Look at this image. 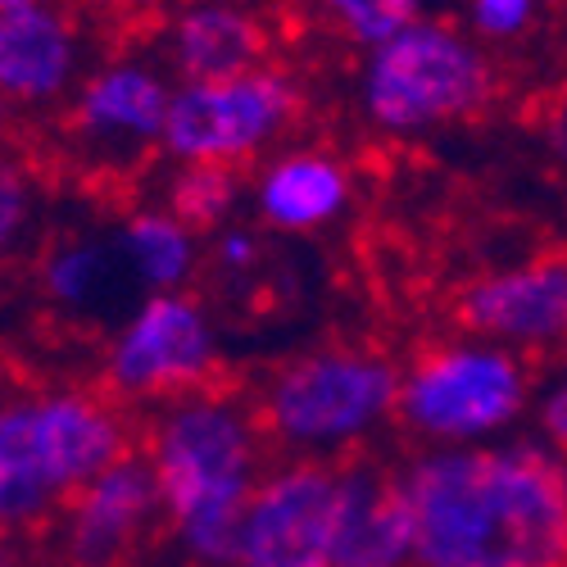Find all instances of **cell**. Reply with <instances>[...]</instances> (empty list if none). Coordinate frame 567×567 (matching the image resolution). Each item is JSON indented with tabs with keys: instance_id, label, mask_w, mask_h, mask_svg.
<instances>
[{
	"instance_id": "obj_11",
	"label": "cell",
	"mask_w": 567,
	"mask_h": 567,
	"mask_svg": "<svg viewBox=\"0 0 567 567\" xmlns=\"http://www.w3.org/2000/svg\"><path fill=\"white\" fill-rule=\"evenodd\" d=\"M341 463L277 458L259 482L231 567H332Z\"/></svg>"
},
{
	"instance_id": "obj_17",
	"label": "cell",
	"mask_w": 567,
	"mask_h": 567,
	"mask_svg": "<svg viewBox=\"0 0 567 567\" xmlns=\"http://www.w3.org/2000/svg\"><path fill=\"white\" fill-rule=\"evenodd\" d=\"M32 287L45 309L78 322H118L141 300L118 264L110 227H73L51 236L32 259Z\"/></svg>"
},
{
	"instance_id": "obj_19",
	"label": "cell",
	"mask_w": 567,
	"mask_h": 567,
	"mask_svg": "<svg viewBox=\"0 0 567 567\" xmlns=\"http://www.w3.org/2000/svg\"><path fill=\"white\" fill-rule=\"evenodd\" d=\"M159 205H168L186 227H196L205 241L214 231L241 223V209L250 205V182L241 168L218 164H168Z\"/></svg>"
},
{
	"instance_id": "obj_4",
	"label": "cell",
	"mask_w": 567,
	"mask_h": 567,
	"mask_svg": "<svg viewBox=\"0 0 567 567\" xmlns=\"http://www.w3.org/2000/svg\"><path fill=\"white\" fill-rule=\"evenodd\" d=\"M354 114L382 141L441 136L495 110L504 69L458 19L427 14L354 60Z\"/></svg>"
},
{
	"instance_id": "obj_2",
	"label": "cell",
	"mask_w": 567,
	"mask_h": 567,
	"mask_svg": "<svg viewBox=\"0 0 567 567\" xmlns=\"http://www.w3.org/2000/svg\"><path fill=\"white\" fill-rule=\"evenodd\" d=\"M141 458L155 472L164 532L186 567H231L246 508L277 463L255 400L214 386L151 409L141 417Z\"/></svg>"
},
{
	"instance_id": "obj_21",
	"label": "cell",
	"mask_w": 567,
	"mask_h": 567,
	"mask_svg": "<svg viewBox=\"0 0 567 567\" xmlns=\"http://www.w3.org/2000/svg\"><path fill=\"white\" fill-rule=\"evenodd\" d=\"M549 6L554 0H450V19H458L495 55H508L545 28Z\"/></svg>"
},
{
	"instance_id": "obj_8",
	"label": "cell",
	"mask_w": 567,
	"mask_h": 567,
	"mask_svg": "<svg viewBox=\"0 0 567 567\" xmlns=\"http://www.w3.org/2000/svg\"><path fill=\"white\" fill-rule=\"evenodd\" d=\"M223 341L196 291L141 296L105 337L101 386L127 409H159L218 386Z\"/></svg>"
},
{
	"instance_id": "obj_6",
	"label": "cell",
	"mask_w": 567,
	"mask_h": 567,
	"mask_svg": "<svg viewBox=\"0 0 567 567\" xmlns=\"http://www.w3.org/2000/svg\"><path fill=\"white\" fill-rule=\"evenodd\" d=\"M536 395L532 359L454 332L404 359L395 432L413 450H467L527 432Z\"/></svg>"
},
{
	"instance_id": "obj_24",
	"label": "cell",
	"mask_w": 567,
	"mask_h": 567,
	"mask_svg": "<svg viewBox=\"0 0 567 567\" xmlns=\"http://www.w3.org/2000/svg\"><path fill=\"white\" fill-rule=\"evenodd\" d=\"M259 264V231L250 223H231L205 241V268L223 277H246Z\"/></svg>"
},
{
	"instance_id": "obj_23",
	"label": "cell",
	"mask_w": 567,
	"mask_h": 567,
	"mask_svg": "<svg viewBox=\"0 0 567 567\" xmlns=\"http://www.w3.org/2000/svg\"><path fill=\"white\" fill-rule=\"evenodd\" d=\"M527 432L554 450L567 454V368L536 377V395H532V417Z\"/></svg>"
},
{
	"instance_id": "obj_12",
	"label": "cell",
	"mask_w": 567,
	"mask_h": 567,
	"mask_svg": "<svg viewBox=\"0 0 567 567\" xmlns=\"http://www.w3.org/2000/svg\"><path fill=\"white\" fill-rule=\"evenodd\" d=\"M458 332L532 354L567 350V250L486 268L454 296Z\"/></svg>"
},
{
	"instance_id": "obj_1",
	"label": "cell",
	"mask_w": 567,
	"mask_h": 567,
	"mask_svg": "<svg viewBox=\"0 0 567 567\" xmlns=\"http://www.w3.org/2000/svg\"><path fill=\"white\" fill-rule=\"evenodd\" d=\"M413 513V567H567V454L517 432L395 458Z\"/></svg>"
},
{
	"instance_id": "obj_10",
	"label": "cell",
	"mask_w": 567,
	"mask_h": 567,
	"mask_svg": "<svg viewBox=\"0 0 567 567\" xmlns=\"http://www.w3.org/2000/svg\"><path fill=\"white\" fill-rule=\"evenodd\" d=\"M91 64V32L73 0H0V101L14 118H60Z\"/></svg>"
},
{
	"instance_id": "obj_16",
	"label": "cell",
	"mask_w": 567,
	"mask_h": 567,
	"mask_svg": "<svg viewBox=\"0 0 567 567\" xmlns=\"http://www.w3.org/2000/svg\"><path fill=\"white\" fill-rule=\"evenodd\" d=\"M413 513L400 486L395 458H350L341 463V513L332 567H413Z\"/></svg>"
},
{
	"instance_id": "obj_3",
	"label": "cell",
	"mask_w": 567,
	"mask_h": 567,
	"mask_svg": "<svg viewBox=\"0 0 567 567\" xmlns=\"http://www.w3.org/2000/svg\"><path fill=\"white\" fill-rule=\"evenodd\" d=\"M141 450V422L101 382H37L0 409V523L41 536L91 482Z\"/></svg>"
},
{
	"instance_id": "obj_15",
	"label": "cell",
	"mask_w": 567,
	"mask_h": 567,
	"mask_svg": "<svg viewBox=\"0 0 567 567\" xmlns=\"http://www.w3.org/2000/svg\"><path fill=\"white\" fill-rule=\"evenodd\" d=\"M354 168L318 141H287L250 168V214L277 236H318L354 209Z\"/></svg>"
},
{
	"instance_id": "obj_18",
	"label": "cell",
	"mask_w": 567,
	"mask_h": 567,
	"mask_svg": "<svg viewBox=\"0 0 567 567\" xmlns=\"http://www.w3.org/2000/svg\"><path fill=\"white\" fill-rule=\"evenodd\" d=\"M110 241L136 296L192 291L196 272L205 268V236L186 227L168 205H136L110 223Z\"/></svg>"
},
{
	"instance_id": "obj_25",
	"label": "cell",
	"mask_w": 567,
	"mask_h": 567,
	"mask_svg": "<svg viewBox=\"0 0 567 567\" xmlns=\"http://www.w3.org/2000/svg\"><path fill=\"white\" fill-rule=\"evenodd\" d=\"M536 136H540L545 155L567 173V82H558L545 96V105L536 114Z\"/></svg>"
},
{
	"instance_id": "obj_5",
	"label": "cell",
	"mask_w": 567,
	"mask_h": 567,
	"mask_svg": "<svg viewBox=\"0 0 567 567\" xmlns=\"http://www.w3.org/2000/svg\"><path fill=\"white\" fill-rule=\"evenodd\" d=\"M404 363L377 346H313L255 386V413L277 458H363L400 417Z\"/></svg>"
},
{
	"instance_id": "obj_7",
	"label": "cell",
	"mask_w": 567,
	"mask_h": 567,
	"mask_svg": "<svg viewBox=\"0 0 567 567\" xmlns=\"http://www.w3.org/2000/svg\"><path fill=\"white\" fill-rule=\"evenodd\" d=\"M305 118V82L287 64H264L223 82H177L164 164L259 168Z\"/></svg>"
},
{
	"instance_id": "obj_20",
	"label": "cell",
	"mask_w": 567,
	"mask_h": 567,
	"mask_svg": "<svg viewBox=\"0 0 567 567\" xmlns=\"http://www.w3.org/2000/svg\"><path fill=\"white\" fill-rule=\"evenodd\" d=\"M300 6L327 37L341 41L354 55L391 41L395 32L413 28L417 19L436 14L432 0H300Z\"/></svg>"
},
{
	"instance_id": "obj_14",
	"label": "cell",
	"mask_w": 567,
	"mask_h": 567,
	"mask_svg": "<svg viewBox=\"0 0 567 567\" xmlns=\"http://www.w3.org/2000/svg\"><path fill=\"white\" fill-rule=\"evenodd\" d=\"M155 55L177 82H223L272 64V23L255 0H177Z\"/></svg>"
},
{
	"instance_id": "obj_9",
	"label": "cell",
	"mask_w": 567,
	"mask_h": 567,
	"mask_svg": "<svg viewBox=\"0 0 567 567\" xmlns=\"http://www.w3.org/2000/svg\"><path fill=\"white\" fill-rule=\"evenodd\" d=\"M173 96L177 78L155 51L101 55L55 118L69 159L91 173H132L151 155L164 159Z\"/></svg>"
},
{
	"instance_id": "obj_13",
	"label": "cell",
	"mask_w": 567,
	"mask_h": 567,
	"mask_svg": "<svg viewBox=\"0 0 567 567\" xmlns=\"http://www.w3.org/2000/svg\"><path fill=\"white\" fill-rule=\"evenodd\" d=\"M155 527H164L159 486L136 450L73 495L45 536L55 545L60 567H123Z\"/></svg>"
},
{
	"instance_id": "obj_22",
	"label": "cell",
	"mask_w": 567,
	"mask_h": 567,
	"mask_svg": "<svg viewBox=\"0 0 567 567\" xmlns=\"http://www.w3.org/2000/svg\"><path fill=\"white\" fill-rule=\"evenodd\" d=\"M32 231H37V192L23 164L6 159V168H0V250H6V259H14L23 241H32Z\"/></svg>"
}]
</instances>
